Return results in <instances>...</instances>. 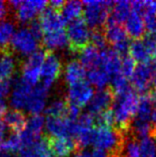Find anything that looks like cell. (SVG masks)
<instances>
[{"label":"cell","mask_w":156,"mask_h":157,"mask_svg":"<svg viewBox=\"0 0 156 157\" xmlns=\"http://www.w3.org/2000/svg\"><path fill=\"white\" fill-rule=\"evenodd\" d=\"M139 97L132 89L117 94L113 98L112 113L114 117V124H116L118 129L125 130L131 124V121L136 113Z\"/></svg>","instance_id":"obj_1"},{"label":"cell","mask_w":156,"mask_h":157,"mask_svg":"<svg viewBox=\"0 0 156 157\" xmlns=\"http://www.w3.org/2000/svg\"><path fill=\"white\" fill-rule=\"evenodd\" d=\"M113 1H91L83 2L85 21L91 29H98L106 23L109 17Z\"/></svg>","instance_id":"obj_2"},{"label":"cell","mask_w":156,"mask_h":157,"mask_svg":"<svg viewBox=\"0 0 156 157\" xmlns=\"http://www.w3.org/2000/svg\"><path fill=\"white\" fill-rule=\"evenodd\" d=\"M122 143L121 135L113 127L94 126L92 137V146L93 149L108 152H114Z\"/></svg>","instance_id":"obj_3"},{"label":"cell","mask_w":156,"mask_h":157,"mask_svg":"<svg viewBox=\"0 0 156 157\" xmlns=\"http://www.w3.org/2000/svg\"><path fill=\"white\" fill-rule=\"evenodd\" d=\"M66 33L69 41V48L73 53L81 52L84 48L89 46L92 41L93 32L84 19L80 18L70 22Z\"/></svg>","instance_id":"obj_4"},{"label":"cell","mask_w":156,"mask_h":157,"mask_svg":"<svg viewBox=\"0 0 156 157\" xmlns=\"http://www.w3.org/2000/svg\"><path fill=\"white\" fill-rule=\"evenodd\" d=\"M8 5L15 10L17 20L22 24L34 22L35 18L47 9L48 2L43 0H31V1H21V0H11Z\"/></svg>","instance_id":"obj_5"},{"label":"cell","mask_w":156,"mask_h":157,"mask_svg":"<svg viewBox=\"0 0 156 157\" xmlns=\"http://www.w3.org/2000/svg\"><path fill=\"white\" fill-rule=\"evenodd\" d=\"M45 128L52 138H74L77 133V119L69 117H47Z\"/></svg>","instance_id":"obj_6"},{"label":"cell","mask_w":156,"mask_h":157,"mask_svg":"<svg viewBox=\"0 0 156 157\" xmlns=\"http://www.w3.org/2000/svg\"><path fill=\"white\" fill-rule=\"evenodd\" d=\"M156 67V62L153 60L150 63L136 65L132 76L130 77V86H132L135 93L142 94H148L152 88V78Z\"/></svg>","instance_id":"obj_7"},{"label":"cell","mask_w":156,"mask_h":157,"mask_svg":"<svg viewBox=\"0 0 156 157\" xmlns=\"http://www.w3.org/2000/svg\"><path fill=\"white\" fill-rule=\"evenodd\" d=\"M104 35L106 42L112 46V50L120 54L121 57L128 53L130 42L128 35L122 25L106 21Z\"/></svg>","instance_id":"obj_8"},{"label":"cell","mask_w":156,"mask_h":157,"mask_svg":"<svg viewBox=\"0 0 156 157\" xmlns=\"http://www.w3.org/2000/svg\"><path fill=\"white\" fill-rule=\"evenodd\" d=\"M39 41L29 27H22L16 31L11 41V47L19 55L29 57L38 51Z\"/></svg>","instance_id":"obj_9"},{"label":"cell","mask_w":156,"mask_h":157,"mask_svg":"<svg viewBox=\"0 0 156 157\" xmlns=\"http://www.w3.org/2000/svg\"><path fill=\"white\" fill-rule=\"evenodd\" d=\"M47 52L38 50L31 56L27 57L22 66V80L31 86L39 85L41 80V69L46 58Z\"/></svg>","instance_id":"obj_10"},{"label":"cell","mask_w":156,"mask_h":157,"mask_svg":"<svg viewBox=\"0 0 156 157\" xmlns=\"http://www.w3.org/2000/svg\"><path fill=\"white\" fill-rule=\"evenodd\" d=\"M62 74V62L53 53H47L41 69V85L50 90Z\"/></svg>","instance_id":"obj_11"},{"label":"cell","mask_w":156,"mask_h":157,"mask_svg":"<svg viewBox=\"0 0 156 157\" xmlns=\"http://www.w3.org/2000/svg\"><path fill=\"white\" fill-rule=\"evenodd\" d=\"M35 86H31L24 82L22 78L16 81L13 84L10 94V105L16 110H27L31 98L33 96Z\"/></svg>","instance_id":"obj_12"},{"label":"cell","mask_w":156,"mask_h":157,"mask_svg":"<svg viewBox=\"0 0 156 157\" xmlns=\"http://www.w3.org/2000/svg\"><path fill=\"white\" fill-rule=\"evenodd\" d=\"M94 94L93 86L89 82L84 81L76 85L70 86L67 92L68 104L82 109L89 104Z\"/></svg>","instance_id":"obj_13"},{"label":"cell","mask_w":156,"mask_h":157,"mask_svg":"<svg viewBox=\"0 0 156 157\" xmlns=\"http://www.w3.org/2000/svg\"><path fill=\"white\" fill-rule=\"evenodd\" d=\"M45 118L41 114L31 115L27 119L24 129L19 132L20 138L23 144V148L31 145L41 138V134L45 128ZM22 148V149H23Z\"/></svg>","instance_id":"obj_14"},{"label":"cell","mask_w":156,"mask_h":157,"mask_svg":"<svg viewBox=\"0 0 156 157\" xmlns=\"http://www.w3.org/2000/svg\"><path fill=\"white\" fill-rule=\"evenodd\" d=\"M113 93L112 90H98L97 93H94L93 98L88 105V113L93 117V118L97 117L104 111L109 109L110 105L113 102Z\"/></svg>","instance_id":"obj_15"},{"label":"cell","mask_w":156,"mask_h":157,"mask_svg":"<svg viewBox=\"0 0 156 157\" xmlns=\"http://www.w3.org/2000/svg\"><path fill=\"white\" fill-rule=\"evenodd\" d=\"M39 24L44 35L46 33L63 30L66 22L61 15V12L48 7L41 13Z\"/></svg>","instance_id":"obj_16"},{"label":"cell","mask_w":156,"mask_h":157,"mask_svg":"<svg viewBox=\"0 0 156 157\" xmlns=\"http://www.w3.org/2000/svg\"><path fill=\"white\" fill-rule=\"evenodd\" d=\"M49 145L55 157H69L76 150L78 143L74 138H49Z\"/></svg>","instance_id":"obj_17"},{"label":"cell","mask_w":156,"mask_h":157,"mask_svg":"<svg viewBox=\"0 0 156 157\" xmlns=\"http://www.w3.org/2000/svg\"><path fill=\"white\" fill-rule=\"evenodd\" d=\"M87 77V70L78 60H71L66 65L64 71L65 82L69 86L84 82Z\"/></svg>","instance_id":"obj_18"},{"label":"cell","mask_w":156,"mask_h":157,"mask_svg":"<svg viewBox=\"0 0 156 157\" xmlns=\"http://www.w3.org/2000/svg\"><path fill=\"white\" fill-rule=\"evenodd\" d=\"M124 29L127 35L131 38H134V40L140 39V37L144 35L146 30L143 17L136 11L131 9V13L124 23Z\"/></svg>","instance_id":"obj_19"},{"label":"cell","mask_w":156,"mask_h":157,"mask_svg":"<svg viewBox=\"0 0 156 157\" xmlns=\"http://www.w3.org/2000/svg\"><path fill=\"white\" fill-rule=\"evenodd\" d=\"M128 53L129 56L139 64H146L153 61L152 54L143 39H136L130 42Z\"/></svg>","instance_id":"obj_20"},{"label":"cell","mask_w":156,"mask_h":157,"mask_svg":"<svg viewBox=\"0 0 156 157\" xmlns=\"http://www.w3.org/2000/svg\"><path fill=\"white\" fill-rule=\"evenodd\" d=\"M42 41L45 48L50 51L63 50L66 47H69L67 33L64 31V29L56 32L46 33L43 35Z\"/></svg>","instance_id":"obj_21"},{"label":"cell","mask_w":156,"mask_h":157,"mask_svg":"<svg viewBox=\"0 0 156 157\" xmlns=\"http://www.w3.org/2000/svg\"><path fill=\"white\" fill-rule=\"evenodd\" d=\"M101 51L89 44L80 52V62L87 71L101 65Z\"/></svg>","instance_id":"obj_22"},{"label":"cell","mask_w":156,"mask_h":157,"mask_svg":"<svg viewBox=\"0 0 156 157\" xmlns=\"http://www.w3.org/2000/svg\"><path fill=\"white\" fill-rule=\"evenodd\" d=\"M20 152L21 157H52L49 138L45 137H41L31 145L24 147Z\"/></svg>","instance_id":"obj_23"},{"label":"cell","mask_w":156,"mask_h":157,"mask_svg":"<svg viewBox=\"0 0 156 157\" xmlns=\"http://www.w3.org/2000/svg\"><path fill=\"white\" fill-rule=\"evenodd\" d=\"M26 121L27 119L25 115L20 110H7L5 114L3 115V122L5 124L6 128L11 129L14 133L21 132L25 127Z\"/></svg>","instance_id":"obj_24"},{"label":"cell","mask_w":156,"mask_h":157,"mask_svg":"<svg viewBox=\"0 0 156 157\" xmlns=\"http://www.w3.org/2000/svg\"><path fill=\"white\" fill-rule=\"evenodd\" d=\"M17 69L15 57L9 51L0 55V81H11Z\"/></svg>","instance_id":"obj_25"},{"label":"cell","mask_w":156,"mask_h":157,"mask_svg":"<svg viewBox=\"0 0 156 157\" xmlns=\"http://www.w3.org/2000/svg\"><path fill=\"white\" fill-rule=\"evenodd\" d=\"M130 13H131V2L116 1L113 3V5L112 7L108 21L121 25L122 23H125L126 19L128 18Z\"/></svg>","instance_id":"obj_26"},{"label":"cell","mask_w":156,"mask_h":157,"mask_svg":"<svg viewBox=\"0 0 156 157\" xmlns=\"http://www.w3.org/2000/svg\"><path fill=\"white\" fill-rule=\"evenodd\" d=\"M87 78L89 84L98 90L106 89V86L110 84V77L101 67V65L97 68L88 70Z\"/></svg>","instance_id":"obj_27"},{"label":"cell","mask_w":156,"mask_h":157,"mask_svg":"<svg viewBox=\"0 0 156 157\" xmlns=\"http://www.w3.org/2000/svg\"><path fill=\"white\" fill-rule=\"evenodd\" d=\"M84 11L83 3L77 0L65 2L63 8L61 9V15H62L65 22H73L75 20L80 19L82 13Z\"/></svg>","instance_id":"obj_28"},{"label":"cell","mask_w":156,"mask_h":157,"mask_svg":"<svg viewBox=\"0 0 156 157\" xmlns=\"http://www.w3.org/2000/svg\"><path fill=\"white\" fill-rule=\"evenodd\" d=\"M69 104L62 98H57L46 106L47 117H63L68 113Z\"/></svg>","instance_id":"obj_29"},{"label":"cell","mask_w":156,"mask_h":157,"mask_svg":"<svg viewBox=\"0 0 156 157\" xmlns=\"http://www.w3.org/2000/svg\"><path fill=\"white\" fill-rule=\"evenodd\" d=\"M16 31L15 24L10 20H3L0 22V47L6 48L11 44Z\"/></svg>","instance_id":"obj_30"},{"label":"cell","mask_w":156,"mask_h":157,"mask_svg":"<svg viewBox=\"0 0 156 157\" xmlns=\"http://www.w3.org/2000/svg\"><path fill=\"white\" fill-rule=\"evenodd\" d=\"M140 157H156V133L139 139L138 142Z\"/></svg>","instance_id":"obj_31"},{"label":"cell","mask_w":156,"mask_h":157,"mask_svg":"<svg viewBox=\"0 0 156 157\" xmlns=\"http://www.w3.org/2000/svg\"><path fill=\"white\" fill-rule=\"evenodd\" d=\"M0 148L4 150L6 153H15V152L21 151L23 144L20 138L19 133H12L5 139H3L0 144Z\"/></svg>","instance_id":"obj_32"},{"label":"cell","mask_w":156,"mask_h":157,"mask_svg":"<svg viewBox=\"0 0 156 157\" xmlns=\"http://www.w3.org/2000/svg\"><path fill=\"white\" fill-rule=\"evenodd\" d=\"M110 85H112V92L114 94V96L124 94L131 89L128 78L121 74H117V75L113 76L110 80Z\"/></svg>","instance_id":"obj_33"},{"label":"cell","mask_w":156,"mask_h":157,"mask_svg":"<svg viewBox=\"0 0 156 157\" xmlns=\"http://www.w3.org/2000/svg\"><path fill=\"white\" fill-rule=\"evenodd\" d=\"M136 68V62H135L130 56H122L121 57V64H120V74L125 78H130Z\"/></svg>","instance_id":"obj_34"},{"label":"cell","mask_w":156,"mask_h":157,"mask_svg":"<svg viewBox=\"0 0 156 157\" xmlns=\"http://www.w3.org/2000/svg\"><path fill=\"white\" fill-rule=\"evenodd\" d=\"M124 157H140L138 142L135 139L127 140L124 147Z\"/></svg>","instance_id":"obj_35"},{"label":"cell","mask_w":156,"mask_h":157,"mask_svg":"<svg viewBox=\"0 0 156 157\" xmlns=\"http://www.w3.org/2000/svg\"><path fill=\"white\" fill-rule=\"evenodd\" d=\"M74 157H108V153L105 151L93 149V150H83L80 151Z\"/></svg>","instance_id":"obj_36"},{"label":"cell","mask_w":156,"mask_h":157,"mask_svg":"<svg viewBox=\"0 0 156 157\" xmlns=\"http://www.w3.org/2000/svg\"><path fill=\"white\" fill-rule=\"evenodd\" d=\"M12 86L13 84L11 81H0V101H4L11 94Z\"/></svg>","instance_id":"obj_37"},{"label":"cell","mask_w":156,"mask_h":157,"mask_svg":"<svg viewBox=\"0 0 156 157\" xmlns=\"http://www.w3.org/2000/svg\"><path fill=\"white\" fill-rule=\"evenodd\" d=\"M8 9H9L8 3H5L4 1H1V0H0V22L3 21L4 18L7 16Z\"/></svg>","instance_id":"obj_38"},{"label":"cell","mask_w":156,"mask_h":157,"mask_svg":"<svg viewBox=\"0 0 156 157\" xmlns=\"http://www.w3.org/2000/svg\"><path fill=\"white\" fill-rule=\"evenodd\" d=\"M64 4H65V2L62 1V0H53V1L48 2L49 7L52 8V9H54V10H57V11L62 9Z\"/></svg>","instance_id":"obj_39"},{"label":"cell","mask_w":156,"mask_h":157,"mask_svg":"<svg viewBox=\"0 0 156 157\" xmlns=\"http://www.w3.org/2000/svg\"><path fill=\"white\" fill-rule=\"evenodd\" d=\"M152 92H151V97H152L154 102L156 104V67L154 70V73H153V78H152Z\"/></svg>","instance_id":"obj_40"},{"label":"cell","mask_w":156,"mask_h":157,"mask_svg":"<svg viewBox=\"0 0 156 157\" xmlns=\"http://www.w3.org/2000/svg\"><path fill=\"white\" fill-rule=\"evenodd\" d=\"M151 125H152L153 132H155V133H156V104L154 105L152 114H151Z\"/></svg>","instance_id":"obj_41"},{"label":"cell","mask_w":156,"mask_h":157,"mask_svg":"<svg viewBox=\"0 0 156 157\" xmlns=\"http://www.w3.org/2000/svg\"><path fill=\"white\" fill-rule=\"evenodd\" d=\"M153 60L156 62V34H154V48H153Z\"/></svg>","instance_id":"obj_42"},{"label":"cell","mask_w":156,"mask_h":157,"mask_svg":"<svg viewBox=\"0 0 156 157\" xmlns=\"http://www.w3.org/2000/svg\"><path fill=\"white\" fill-rule=\"evenodd\" d=\"M7 157H21V156H8L7 155Z\"/></svg>","instance_id":"obj_43"},{"label":"cell","mask_w":156,"mask_h":157,"mask_svg":"<svg viewBox=\"0 0 156 157\" xmlns=\"http://www.w3.org/2000/svg\"><path fill=\"white\" fill-rule=\"evenodd\" d=\"M0 157H3V155H2V153H1V151H0Z\"/></svg>","instance_id":"obj_44"},{"label":"cell","mask_w":156,"mask_h":157,"mask_svg":"<svg viewBox=\"0 0 156 157\" xmlns=\"http://www.w3.org/2000/svg\"><path fill=\"white\" fill-rule=\"evenodd\" d=\"M155 34H156V24H155Z\"/></svg>","instance_id":"obj_45"}]
</instances>
